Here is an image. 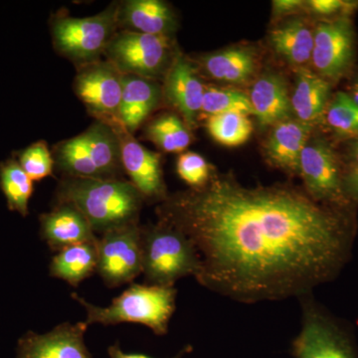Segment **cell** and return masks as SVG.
Listing matches in <instances>:
<instances>
[{
  "instance_id": "obj_1",
  "label": "cell",
  "mask_w": 358,
  "mask_h": 358,
  "mask_svg": "<svg viewBox=\"0 0 358 358\" xmlns=\"http://www.w3.org/2000/svg\"><path fill=\"white\" fill-rule=\"evenodd\" d=\"M292 185L245 187L231 174L167 196L159 220L196 250L201 286L245 303L310 294L343 265L348 218Z\"/></svg>"
},
{
  "instance_id": "obj_2",
  "label": "cell",
  "mask_w": 358,
  "mask_h": 358,
  "mask_svg": "<svg viewBox=\"0 0 358 358\" xmlns=\"http://www.w3.org/2000/svg\"><path fill=\"white\" fill-rule=\"evenodd\" d=\"M57 203H69L89 221L94 232L138 223L143 197L126 179L66 178L58 185Z\"/></svg>"
},
{
  "instance_id": "obj_3",
  "label": "cell",
  "mask_w": 358,
  "mask_h": 358,
  "mask_svg": "<svg viewBox=\"0 0 358 358\" xmlns=\"http://www.w3.org/2000/svg\"><path fill=\"white\" fill-rule=\"evenodd\" d=\"M176 294L178 289L174 287L133 284L115 298L109 307H98L77 294H72V298L86 310L85 322L88 326L131 322L148 327L157 336H164L176 310Z\"/></svg>"
},
{
  "instance_id": "obj_4",
  "label": "cell",
  "mask_w": 358,
  "mask_h": 358,
  "mask_svg": "<svg viewBox=\"0 0 358 358\" xmlns=\"http://www.w3.org/2000/svg\"><path fill=\"white\" fill-rule=\"evenodd\" d=\"M54 162L66 178L120 179L121 143L109 124L96 121L84 133L54 147Z\"/></svg>"
},
{
  "instance_id": "obj_5",
  "label": "cell",
  "mask_w": 358,
  "mask_h": 358,
  "mask_svg": "<svg viewBox=\"0 0 358 358\" xmlns=\"http://www.w3.org/2000/svg\"><path fill=\"white\" fill-rule=\"evenodd\" d=\"M141 248L143 274L150 285L174 287L181 278L199 272V255L190 240L162 221L141 226Z\"/></svg>"
},
{
  "instance_id": "obj_6",
  "label": "cell",
  "mask_w": 358,
  "mask_h": 358,
  "mask_svg": "<svg viewBox=\"0 0 358 358\" xmlns=\"http://www.w3.org/2000/svg\"><path fill=\"white\" fill-rule=\"evenodd\" d=\"M117 9L119 2H113L88 17L58 11L50 20L54 49L77 68L100 61L110 39L119 31Z\"/></svg>"
},
{
  "instance_id": "obj_7",
  "label": "cell",
  "mask_w": 358,
  "mask_h": 358,
  "mask_svg": "<svg viewBox=\"0 0 358 358\" xmlns=\"http://www.w3.org/2000/svg\"><path fill=\"white\" fill-rule=\"evenodd\" d=\"M103 56L121 74L154 81L166 76L174 58L171 39L121 29L110 39Z\"/></svg>"
},
{
  "instance_id": "obj_8",
  "label": "cell",
  "mask_w": 358,
  "mask_h": 358,
  "mask_svg": "<svg viewBox=\"0 0 358 358\" xmlns=\"http://www.w3.org/2000/svg\"><path fill=\"white\" fill-rule=\"evenodd\" d=\"M301 327L292 343L294 358H358L352 339L310 294L300 299Z\"/></svg>"
},
{
  "instance_id": "obj_9",
  "label": "cell",
  "mask_w": 358,
  "mask_h": 358,
  "mask_svg": "<svg viewBox=\"0 0 358 358\" xmlns=\"http://www.w3.org/2000/svg\"><path fill=\"white\" fill-rule=\"evenodd\" d=\"M96 246V272L110 288L133 282L143 273L138 223L103 233Z\"/></svg>"
},
{
  "instance_id": "obj_10",
  "label": "cell",
  "mask_w": 358,
  "mask_h": 358,
  "mask_svg": "<svg viewBox=\"0 0 358 358\" xmlns=\"http://www.w3.org/2000/svg\"><path fill=\"white\" fill-rule=\"evenodd\" d=\"M73 89L96 121L119 122L122 76L109 61L100 60L77 68Z\"/></svg>"
},
{
  "instance_id": "obj_11",
  "label": "cell",
  "mask_w": 358,
  "mask_h": 358,
  "mask_svg": "<svg viewBox=\"0 0 358 358\" xmlns=\"http://www.w3.org/2000/svg\"><path fill=\"white\" fill-rule=\"evenodd\" d=\"M306 192L320 203L345 208L348 204L338 157L324 141H308L299 164Z\"/></svg>"
},
{
  "instance_id": "obj_12",
  "label": "cell",
  "mask_w": 358,
  "mask_h": 358,
  "mask_svg": "<svg viewBox=\"0 0 358 358\" xmlns=\"http://www.w3.org/2000/svg\"><path fill=\"white\" fill-rule=\"evenodd\" d=\"M355 56V33L345 16L324 21L313 30L312 62L326 80L341 79L350 70Z\"/></svg>"
},
{
  "instance_id": "obj_13",
  "label": "cell",
  "mask_w": 358,
  "mask_h": 358,
  "mask_svg": "<svg viewBox=\"0 0 358 358\" xmlns=\"http://www.w3.org/2000/svg\"><path fill=\"white\" fill-rule=\"evenodd\" d=\"M110 126L119 136L122 169L129 181L143 199L164 201L167 195L160 155L143 147L120 122Z\"/></svg>"
},
{
  "instance_id": "obj_14",
  "label": "cell",
  "mask_w": 358,
  "mask_h": 358,
  "mask_svg": "<svg viewBox=\"0 0 358 358\" xmlns=\"http://www.w3.org/2000/svg\"><path fill=\"white\" fill-rule=\"evenodd\" d=\"M88 327L65 322L46 334L28 331L18 341L16 358H93L84 341Z\"/></svg>"
},
{
  "instance_id": "obj_15",
  "label": "cell",
  "mask_w": 358,
  "mask_h": 358,
  "mask_svg": "<svg viewBox=\"0 0 358 358\" xmlns=\"http://www.w3.org/2000/svg\"><path fill=\"white\" fill-rule=\"evenodd\" d=\"M205 86L199 70L189 59L178 53L164 76L162 96L183 117L188 128L196 124L201 113Z\"/></svg>"
},
{
  "instance_id": "obj_16",
  "label": "cell",
  "mask_w": 358,
  "mask_h": 358,
  "mask_svg": "<svg viewBox=\"0 0 358 358\" xmlns=\"http://www.w3.org/2000/svg\"><path fill=\"white\" fill-rule=\"evenodd\" d=\"M40 234L55 253L74 245L96 243L99 239L83 214L69 203H57L40 216Z\"/></svg>"
},
{
  "instance_id": "obj_17",
  "label": "cell",
  "mask_w": 358,
  "mask_h": 358,
  "mask_svg": "<svg viewBox=\"0 0 358 358\" xmlns=\"http://www.w3.org/2000/svg\"><path fill=\"white\" fill-rule=\"evenodd\" d=\"M117 21L121 30L171 38L176 27L174 13L160 0H124L119 2Z\"/></svg>"
},
{
  "instance_id": "obj_18",
  "label": "cell",
  "mask_w": 358,
  "mask_h": 358,
  "mask_svg": "<svg viewBox=\"0 0 358 358\" xmlns=\"http://www.w3.org/2000/svg\"><path fill=\"white\" fill-rule=\"evenodd\" d=\"M162 98V88L154 80L124 75L117 115L120 124L134 134L157 109Z\"/></svg>"
},
{
  "instance_id": "obj_19",
  "label": "cell",
  "mask_w": 358,
  "mask_h": 358,
  "mask_svg": "<svg viewBox=\"0 0 358 358\" xmlns=\"http://www.w3.org/2000/svg\"><path fill=\"white\" fill-rule=\"evenodd\" d=\"M312 129V124L299 120L288 119L275 124L265 148L271 164L287 173H299L301 155Z\"/></svg>"
},
{
  "instance_id": "obj_20",
  "label": "cell",
  "mask_w": 358,
  "mask_h": 358,
  "mask_svg": "<svg viewBox=\"0 0 358 358\" xmlns=\"http://www.w3.org/2000/svg\"><path fill=\"white\" fill-rule=\"evenodd\" d=\"M249 98L261 128L275 126L289 119L291 96L286 82L280 75L268 73L259 78Z\"/></svg>"
},
{
  "instance_id": "obj_21",
  "label": "cell",
  "mask_w": 358,
  "mask_h": 358,
  "mask_svg": "<svg viewBox=\"0 0 358 358\" xmlns=\"http://www.w3.org/2000/svg\"><path fill=\"white\" fill-rule=\"evenodd\" d=\"M331 84L312 71L300 68L291 96L292 110L296 120L312 124L326 112L331 95Z\"/></svg>"
},
{
  "instance_id": "obj_22",
  "label": "cell",
  "mask_w": 358,
  "mask_h": 358,
  "mask_svg": "<svg viewBox=\"0 0 358 358\" xmlns=\"http://www.w3.org/2000/svg\"><path fill=\"white\" fill-rule=\"evenodd\" d=\"M270 42L278 55L292 65L301 66L312 61L313 30L301 20H294L275 27Z\"/></svg>"
},
{
  "instance_id": "obj_23",
  "label": "cell",
  "mask_w": 358,
  "mask_h": 358,
  "mask_svg": "<svg viewBox=\"0 0 358 358\" xmlns=\"http://www.w3.org/2000/svg\"><path fill=\"white\" fill-rule=\"evenodd\" d=\"M96 243L74 245L61 250L52 258L50 275L78 287L96 272Z\"/></svg>"
},
{
  "instance_id": "obj_24",
  "label": "cell",
  "mask_w": 358,
  "mask_h": 358,
  "mask_svg": "<svg viewBox=\"0 0 358 358\" xmlns=\"http://www.w3.org/2000/svg\"><path fill=\"white\" fill-rule=\"evenodd\" d=\"M201 67L213 79L227 83L248 81L257 68L253 52L244 48H231L204 56Z\"/></svg>"
},
{
  "instance_id": "obj_25",
  "label": "cell",
  "mask_w": 358,
  "mask_h": 358,
  "mask_svg": "<svg viewBox=\"0 0 358 358\" xmlns=\"http://www.w3.org/2000/svg\"><path fill=\"white\" fill-rule=\"evenodd\" d=\"M0 188L6 196L9 210L27 216L28 204L33 194V181L15 159L0 164Z\"/></svg>"
},
{
  "instance_id": "obj_26",
  "label": "cell",
  "mask_w": 358,
  "mask_h": 358,
  "mask_svg": "<svg viewBox=\"0 0 358 358\" xmlns=\"http://www.w3.org/2000/svg\"><path fill=\"white\" fill-rule=\"evenodd\" d=\"M145 136L166 152H183L192 141L189 129L174 114H164L155 119L145 128Z\"/></svg>"
},
{
  "instance_id": "obj_27",
  "label": "cell",
  "mask_w": 358,
  "mask_h": 358,
  "mask_svg": "<svg viewBox=\"0 0 358 358\" xmlns=\"http://www.w3.org/2000/svg\"><path fill=\"white\" fill-rule=\"evenodd\" d=\"M206 128L217 143L232 148L243 145L249 140L253 131V124L248 115L229 112L208 117Z\"/></svg>"
},
{
  "instance_id": "obj_28",
  "label": "cell",
  "mask_w": 358,
  "mask_h": 358,
  "mask_svg": "<svg viewBox=\"0 0 358 358\" xmlns=\"http://www.w3.org/2000/svg\"><path fill=\"white\" fill-rule=\"evenodd\" d=\"M238 112L248 115H255L249 96L243 92L233 88L205 87L201 113L208 115Z\"/></svg>"
},
{
  "instance_id": "obj_29",
  "label": "cell",
  "mask_w": 358,
  "mask_h": 358,
  "mask_svg": "<svg viewBox=\"0 0 358 358\" xmlns=\"http://www.w3.org/2000/svg\"><path fill=\"white\" fill-rule=\"evenodd\" d=\"M324 114L327 126L334 133L358 138V107L348 93L338 92L327 105Z\"/></svg>"
},
{
  "instance_id": "obj_30",
  "label": "cell",
  "mask_w": 358,
  "mask_h": 358,
  "mask_svg": "<svg viewBox=\"0 0 358 358\" xmlns=\"http://www.w3.org/2000/svg\"><path fill=\"white\" fill-rule=\"evenodd\" d=\"M18 164L26 174L34 181H40L53 174V155L43 141H36L18 152Z\"/></svg>"
},
{
  "instance_id": "obj_31",
  "label": "cell",
  "mask_w": 358,
  "mask_h": 358,
  "mask_svg": "<svg viewBox=\"0 0 358 358\" xmlns=\"http://www.w3.org/2000/svg\"><path fill=\"white\" fill-rule=\"evenodd\" d=\"M176 171L179 178L192 189L204 187L213 176L206 159L202 155L192 152L179 155Z\"/></svg>"
},
{
  "instance_id": "obj_32",
  "label": "cell",
  "mask_w": 358,
  "mask_h": 358,
  "mask_svg": "<svg viewBox=\"0 0 358 358\" xmlns=\"http://www.w3.org/2000/svg\"><path fill=\"white\" fill-rule=\"evenodd\" d=\"M352 2L341 1V0H310L308 2L312 13L319 15L329 16L345 11L348 7H352Z\"/></svg>"
},
{
  "instance_id": "obj_33",
  "label": "cell",
  "mask_w": 358,
  "mask_h": 358,
  "mask_svg": "<svg viewBox=\"0 0 358 358\" xmlns=\"http://www.w3.org/2000/svg\"><path fill=\"white\" fill-rule=\"evenodd\" d=\"M192 352V345H186L182 350H180L176 355V357L171 358H183L186 355ZM108 353H109L110 358H155L150 357V355H145V353H128L124 352L120 346V343H115V345L109 346L108 348Z\"/></svg>"
},
{
  "instance_id": "obj_34",
  "label": "cell",
  "mask_w": 358,
  "mask_h": 358,
  "mask_svg": "<svg viewBox=\"0 0 358 358\" xmlns=\"http://www.w3.org/2000/svg\"><path fill=\"white\" fill-rule=\"evenodd\" d=\"M343 185L348 196L358 199V166H352L345 176H343Z\"/></svg>"
},
{
  "instance_id": "obj_35",
  "label": "cell",
  "mask_w": 358,
  "mask_h": 358,
  "mask_svg": "<svg viewBox=\"0 0 358 358\" xmlns=\"http://www.w3.org/2000/svg\"><path fill=\"white\" fill-rule=\"evenodd\" d=\"M303 6V2L301 0H275V1H273L274 13L277 15L294 13Z\"/></svg>"
},
{
  "instance_id": "obj_36",
  "label": "cell",
  "mask_w": 358,
  "mask_h": 358,
  "mask_svg": "<svg viewBox=\"0 0 358 358\" xmlns=\"http://www.w3.org/2000/svg\"><path fill=\"white\" fill-rule=\"evenodd\" d=\"M350 159L352 160V166H358V138L350 148Z\"/></svg>"
},
{
  "instance_id": "obj_37",
  "label": "cell",
  "mask_w": 358,
  "mask_h": 358,
  "mask_svg": "<svg viewBox=\"0 0 358 358\" xmlns=\"http://www.w3.org/2000/svg\"><path fill=\"white\" fill-rule=\"evenodd\" d=\"M348 95L350 96L353 102H355V105L358 107V80L355 82V85H353L352 91H350V94H348Z\"/></svg>"
}]
</instances>
